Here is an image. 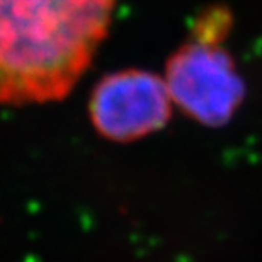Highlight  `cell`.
I'll return each instance as SVG.
<instances>
[{"label":"cell","mask_w":262,"mask_h":262,"mask_svg":"<svg viewBox=\"0 0 262 262\" xmlns=\"http://www.w3.org/2000/svg\"><path fill=\"white\" fill-rule=\"evenodd\" d=\"M172 97L164 78L140 68L104 75L89 101L97 133L111 141H133L169 121Z\"/></svg>","instance_id":"cell-3"},{"label":"cell","mask_w":262,"mask_h":262,"mask_svg":"<svg viewBox=\"0 0 262 262\" xmlns=\"http://www.w3.org/2000/svg\"><path fill=\"white\" fill-rule=\"evenodd\" d=\"M164 80L172 102L204 126L228 123L245 97V83L223 41L192 34L169 56Z\"/></svg>","instance_id":"cell-2"},{"label":"cell","mask_w":262,"mask_h":262,"mask_svg":"<svg viewBox=\"0 0 262 262\" xmlns=\"http://www.w3.org/2000/svg\"><path fill=\"white\" fill-rule=\"evenodd\" d=\"M116 0H0V104L67 97L107 36Z\"/></svg>","instance_id":"cell-1"}]
</instances>
